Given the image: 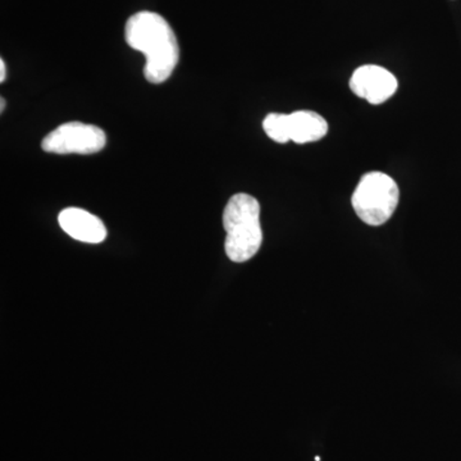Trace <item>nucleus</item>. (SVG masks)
<instances>
[{
	"label": "nucleus",
	"mask_w": 461,
	"mask_h": 461,
	"mask_svg": "<svg viewBox=\"0 0 461 461\" xmlns=\"http://www.w3.org/2000/svg\"><path fill=\"white\" fill-rule=\"evenodd\" d=\"M0 102H2V109H0V111H5V99H2L0 100Z\"/></svg>",
	"instance_id": "obj_10"
},
{
	"label": "nucleus",
	"mask_w": 461,
	"mask_h": 461,
	"mask_svg": "<svg viewBox=\"0 0 461 461\" xmlns=\"http://www.w3.org/2000/svg\"><path fill=\"white\" fill-rule=\"evenodd\" d=\"M399 198V186L393 178L386 173L369 172L357 184L351 204L364 223L381 226L395 213Z\"/></svg>",
	"instance_id": "obj_3"
},
{
	"label": "nucleus",
	"mask_w": 461,
	"mask_h": 461,
	"mask_svg": "<svg viewBox=\"0 0 461 461\" xmlns=\"http://www.w3.org/2000/svg\"><path fill=\"white\" fill-rule=\"evenodd\" d=\"M287 132L290 141L308 144L323 139L329 132V123L315 112L297 111L287 114Z\"/></svg>",
	"instance_id": "obj_7"
},
{
	"label": "nucleus",
	"mask_w": 461,
	"mask_h": 461,
	"mask_svg": "<svg viewBox=\"0 0 461 461\" xmlns=\"http://www.w3.org/2000/svg\"><path fill=\"white\" fill-rule=\"evenodd\" d=\"M58 222L67 235L87 244H100L107 238L104 223L95 215L80 208H67L60 212Z\"/></svg>",
	"instance_id": "obj_6"
},
{
	"label": "nucleus",
	"mask_w": 461,
	"mask_h": 461,
	"mask_svg": "<svg viewBox=\"0 0 461 461\" xmlns=\"http://www.w3.org/2000/svg\"><path fill=\"white\" fill-rule=\"evenodd\" d=\"M226 230L227 257L232 262L244 263L256 257L263 242L260 226V205L248 194H236L227 203L223 212Z\"/></svg>",
	"instance_id": "obj_2"
},
{
	"label": "nucleus",
	"mask_w": 461,
	"mask_h": 461,
	"mask_svg": "<svg viewBox=\"0 0 461 461\" xmlns=\"http://www.w3.org/2000/svg\"><path fill=\"white\" fill-rule=\"evenodd\" d=\"M5 77H7V68H5V60L0 59V83H5Z\"/></svg>",
	"instance_id": "obj_9"
},
{
	"label": "nucleus",
	"mask_w": 461,
	"mask_h": 461,
	"mask_svg": "<svg viewBox=\"0 0 461 461\" xmlns=\"http://www.w3.org/2000/svg\"><path fill=\"white\" fill-rule=\"evenodd\" d=\"M124 36L132 50L147 57L144 75L149 83L162 84L171 77L180 59V47L165 18L154 12H139L127 21Z\"/></svg>",
	"instance_id": "obj_1"
},
{
	"label": "nucleus",
	"mask_w": 461,
	"mask_h": 461,
	"mask_svg": "<svg viewBox=\"0 0 461 461\" xmlns=\"http://www.w3.org/2000/svg\"><path fill=\"white\" fill-rule=\"evenodd\" d=\"M263 129L268 138L278 142V144H286L290 141L287 132V114L271 113L267 115L263 121Z\"/></svg>",
	"instance_id": "obj_8"
},
{
	"label": "nucleus",
	"mask_w": 461,
	"mask_h": 461,
	"mask_svg": "<svg viewBox=\"0 0 461 461\" xmlns=\"http://www.w3.org/2000/svg\"><path fill=\"white\" fill-rule=\"evenodd\" d=\"M397 86L395 76L384 67L375 65L359 67L350 78V89L355 95L373 105L387 102L396 93Z\"/></svg>",
	"instance_id": "obj_5"
},
{
	"label": "nucleus",
	"mask_w": 461,
	"mask_h": 461,
	"mask_svg": "<svg viewBox=\"0 0 461 461\" xmlns=\"http://www.w3.org/2000/svg\"><path fill=\"white\" fill-rule=\"evenodd\" d=\"M107 144V136L94 124L67 122L53 130L41 142L42 150L54 154H94Z\"/></svg>",
	"instance_id": "obj_4"
}]
</instances>
